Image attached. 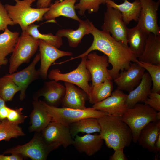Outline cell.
<instances>
[{"label": "cell", "instance_id": "e575fe53", "mask_svg": "<svg viewBox=\"0 0 160 160\" xmlns=\"http://www.w3.org/2000/svg\"><path fill=\"white\" fill-rule=\"evenodd\" d=\"M106 0H79L75 4V9L79 10L78 14L81 16L84 15L86 11L89 14L96 13L102 4H105Z\"/></svg>", "mask_w": 160, "mask_h": 160}, {"label": "cell", "instance_id": "f35d334b", "mask_svg": "<svg viewBox=\"0 0 160 160\" xmlns=\"http://www.w3.org/2000/svg\"><path fill=\"white\" fill-rule=\"evenodd\" d=\"M124 148H121L114 150V153L109 157L110 160H127L126 157L124 153Z\"/></svg>", "mask_w": 160, "mask_h": 160}, {"label": "cell", "instance_id": "7bdbcfd3", "mask_svg": "<svg viewBox=\"0 0 160 160\" xmlns=\"http://www.w3.org/2000/svg\"><path fill=\"white\" fill-rule=\"evenodd\" d=\"M160 150V133L159 134L155 142L153 152L157 153Z\"/></svg>", "mask_w": 160, "mask_h": 160}, {"label": "cell", "instance_id": "7dc6e473", "mask_svg": "<svg viewBox=\"0 0 160 160\" xmlns=\"http://www.w3.org/2000/svg\"><path fill=\"white\" fill-rule=\"evenodd\" d=\"M1 122V121H0V123Z\"/></svg>", "mask_w": 160, "mask_h": 160}, {"label": "cell", "instance_id": "ba28073f", "mask_svg": "<svg viewBox=\"0 0 160 160\" xmlns=\"http://www.w3.org/2000/svg\"><path fill=\"white\" fill-rule=\"evenodd\" d=\"M44 143L50 152L60 146L66 148L73 145V139L69 126L51 121L41 132Z\"/></svg>", "mask_w": 160, "mask_h": 160}, {"label": "cell", "instance_id": "6da1fadb", "mask_svg": "<svg viewBox=\"0 0 160 160\" xmlns=\"http://www.w3.org/2000/svg\"><path fill=\"white\" fill-rule=\"evenodd\" d=\"M90 34L93 36V40L89 47L83 53L71 57L68 61L81 58L94 50L101 52L108 57L109 63L112 66L108 71L114 80L119 76L120 71L129 68L131 62L137 63L138 61L128 46L115 39L108 32L99 30L93 24Z\"/></svg>", "mask_w": 160, "mask_h": 160}, {"label": "cell", "instance_id": "ab89813d", "mask_svg": "<svg viewBox=\"0 0 160 160\" xmlns=\"http://www.w3.org/2000/svg\"><path fill=\"white\" fill-rule=\"evenodd\" d=\"M24 159L21 156L17 154H11L9 156L0 154V160H23Z\"/></svg>", "mask_w": 160, "mask_h": 160}, {"label": "cell", "instance_id": "2e32d148", "mask_svg": "<svg viewBox=\"0 0 160 160\" xmlns=\"http://www.w3.org/2000/svg\"><path fill=\"white\" fill-rule=\"evenodd\" d=\"M145 70L137 63H131L127 70L121 71L114 79L117 89L122 91H132L140 84Z\"/></svg>", "mask_w": 160, "mask_h": 160}, {"label": "cell", "instance_id": "5b68a950", "mask_svg": "<svg viewBox=\"0 0 160 160\" xmlns=\"http://www.w3.org/2000/svg\"><path fill=\"white\" fill-rule=\"evenodd\" d=\"M41 102L51 117L52 121L68 126L73 123L85 118L98 119L108 114L92 107L82 109L63 107L58 108L48 105L44 101H41Z\"/></svg>", "mask_w": 160, "mask_h": 160}, {"label": "cell", "instance_id": "d4e9b609", "mask_svg": "<svg viewBox=\"0 0 160 160\" xmlns=\"http://www.w3.org/2000/svg\"><path fill=\"white\" fill-rule=\"evenodd\" d=\"M139 61L160 65V35L149 34L144 51Z\"/></svg>", "mask_w": 160, "mask_h": 160}, {"label": "cell", "instance_id": "ffe728a7", "mask_svg": "<svg viewBox=\"0 0 160 160\" xmlns=\"http://www.w3.org/2000/svg\"><path fill=\"white\" fill-rule=\"evenodd\" d=\"M33 109L29 115V132H41L52 121V119L39 99H33Z\"/></svg>", "mask_w": 160, "mask_h": 160}, {"label": "cell", "instance_id": "9a60e30c", "mask_svg": "<svg viewBox=\"0 0 160 160\" xmlns=\"http://www.w3.org/2000/svg\"><path fill=\"white\" fill-rule=\"evenodd\" d=\"M39 46L41 60L40 77L45 80L47 78L48 71L52 64L56 60L64 56H72L73 53L59 49L39 39Z\"/></svg>", "mask_w": 160, "mask_h": 160}, {"label": "cell", "instance_id": "ee69618b", "mask_svg": "<svg viewBox=\"0 0 160 160\" xmlns=\"http://www.w3.org/2000/svg\"><path fill=\"white\" fill-rule=\"evenodd\" d=\"M6 101L0 97V109L3 106L6 105Z\"/></svg>", "mask_w": 160, "mask_h": 160}, {"label": "cell", "instance_id": "4fadbf2b", "mask_svg": "<svg viewBox=\"0 0 160 160\" xmlns=\"http://www.w3.org/2000/svg\"><path fill=\"white\" fill-rule=\"evenodd\" d=\"M40 59V54L38 53L28 66L20 71L7 74L19 87L20 99L21 101L25 98L26 91L29 85L41 77L39 69H36V65Z\"/></svg>", "mask_w": 160, "mask_h": 160}, {"label": "cell", "instance_id": "d6986e66", "mask_svg": "<svg viewBox=\"0 0 160 160\" xmlns=\"http://www.w3.org/2000/svg\"><path fill=\"white\" fill-rule=\"evenodd\" d=\"M77 0H57L52 4L43 18L50 21L60 16L71 18L79 22L81 19L75 12V4Z\"/></svg>", "mask_w": 160, "mask_h": 160}, {"label": "cell", "instance_id": "30bf717a", "mask_svg": "<svg viewBox=\"0 0 160 160\" xmlns=\"http://www.w3.org/2000/svg\"><path fill=\"white\" fill-rule=\"evenodd\" d=\"M101 28L102 30L109 33L116 40L128 46L127 39L128 28L123 20L121 13L118 10L106 5Z\"/></svg>", "mask_w": 160, "mask_h": 160}, {"label": "cell", "instance_id": "ac0fdd59", "mask_svg": "<svg viewBox=\"0 0 160 160\" xmlns=\"http://www.w3.org/2000/svg\"><path fill=\"white\" fill-rule=\"evenodd\" d=\"M65 94L61 104L62 107L76 109H84L89 96L83 90L75 85L64 82Z\"/></svg>", "mask_w": 160, "mask_h": 160}, {"label": "cell", "instance_id": "cb8c5ba5", "mask_svg": "<svg viewBox=\"0 0 160 160\" xmlns=\"http://www.w3.org/2000/svg\"><path fill=\"white\" fill-rule=\"evenodd\" d=\"M122 4H117L112 0H106L105 4L119 10L121 14L123 20L127 25L130 22L138 21L141 6L139 0H134L130 2L127 0H123Z\"/></svg>", "mask_w": 160, "mask_h": 160}, {"label": "cell", "instance_id": "4316f807", "mask_svg": "<svg viewBox=\"0 0 160 160\" xmlns=\"http://www.w3.org/2000/svg\"><path fill=\"white\" fill-rule=\"evenodd\" d=\"M160 133V120L150 122L141 130L137 142L143 148L153 152L154 144Z\"/></svg>", "mask_w": 160, "mask_h": 160}, {"label": "cell", "instance_id": "8d00e7d4", "mask_svg": "<svg viewBox=\"0 0 160 160\" xmlns=\"http://www.w3.org/2000/svg\"><path fill=\"white\" fill-rule=\"evenodd\" d=\"M15 25L0 0V31H4L8 25L13 26Z\"/></svg>", "mask_w": 160, "mask_h": 160}, {"label": "cell", "instance_id": "603a6c76", "mask_svg": "<svg viewBox=\"0 0 160 160\" xmlns=\"http://www.w3.org/2000/svg\"><path fill=\"white\" fill-rule=\"evenodd\" d=\"M79 22V26L77 29H60L58 31L55 35L61 37H66L70 47H77L83 37L86 35L90 34L93 25L92 22L88 19L81 20Z\"/></svg>", "mask_w": 160, "mask_h": 160}, {"label": "cell", "instance_id": "74e56055", "mask_svg": "<svg viewBox=\"0 0 160 160\" xmlns=\"http://www.w3.org/2000/svg\"><path fill=\"white\" fill-rule=\"evenodd\" d=\"M157 111H160V94L156 92H151L148 98L144 102Z\"/></svg>", "mask_w": 160, "mask_h": 160}, {"label": "cell", "instance_id": "b9f144b4", "mask_svg": "<svg viewBox=\"0 0 160 160\" xmlns=\"http://www.w3.org/2000/svg\"><path fill=\"white\" fill-rule=\"evenodd\" d=\"M52 0H37L36 6L38 8H46L49 7Z\"/></svg>", "mask_w": 160, "mask_h": 160}, {"label": "cell", "instance_id": "f546056e", "mask_svg": "<svg viewBox=\"0 0 160 160\" xmlns=\"http://www.w3.org/2000/svg\"><path fill=\"white\" fill-rule=\"evenodd\" d=\"M111 80L107 79L99 84L91 86L89 100L90 103L93 104H96L111 95L113 88Z\"/></svg>", "mask_w": 160, "mask_h": 160}, {"label": "cell", "instance_id": "7a4b0ae2", "mask_svg": "<svg viewBox=\"0 0 160 160\" xmlns=\"http://www.w3.org/2000/svg\"><path fill=\"white\" fill-rule=\"evenodd\" d=\"M97 119L100 128L99 134L108 147L114 150L130 145L131 130L121 116L107 114Z\"/></svg>", "mask_w": 160, "mask_h": 160}, {"label": "cell", "instance_id": "d6a6232c", "mask_svg": "<svg viewBox=\"0 0 160 160\" xmlns=\"http://www.w3.org/2000/svg\"><path fill=\"white\" fill-rule=\"evenodd\" d=\"M20 91L19 87L7 74L0 78V97L6 102L12 100Z\"/></svg>", "mask_w": 160, "mask_h": 160}, {"label": "cell", "instance_id": "3957f363", "mask_svg": "<svg viewBox=\"0 0 160 160\" xmlns=\"http://www.w3.org/2000/svg\"><path fill=\"white\" fill-rule=\"evenodd\" d=\"M14 5H4L9 17L15 25L18 24L22 31H25L29 25L42 21L45 14L49 9L46 8H33L31 4L36 0H13Z\"/></svg>", "mask_w": 160, "mask_h": 160}, {"label": "cell", "instance_id": "8fae6325", "mask_svg": "<svg viewBox=\"0 0 160 160\" xmlns=\"http://www.w3.org/2000/svg\"><path fill=\"white\" fill-rule=\"evenodd\" d=\"M141 8L137 25L148 33L160 35L158 24V11L160 1L139 0Z\"/></svg>", "mask_w": 160, "mask_h": 160}, {"label": "cell", "instance_id": "8992f818", "mask_svg": "<svg viewBox=\"0 0 160 160\" xmlns=\"http://www.w3.org/2000/svg\"><path fill=\"white\" fill-rule=\"evenodd\" d=\"M39 43V39L22 31L9 60V74L16 72L22 64L29 63L36 52Z\"/></svg>", "mask_w": 160, "mask_h": 160}, {"label": "cell", "instance_id": "f6af8a7d", "mask_svg": "<svg viewBox=\"0 0 160 160\" xmlns=\"http://www.w3.org/2000/svg\"><path fill=\"white\" fill-rule=\"evenodd\" d=\"M156 118L158 121L160 120V111L157 112L156 114Z\"/></svg>", "mask_w": 160, "mask_h": 160}, {"label": "cell", "instance_id": "7c38bea8", "mask_svg": "<svg viewBox=\"0 0 160 160\" xmlns=\"http://www.w3.org/2000/svg\"><path fill=\"white\" fill-rule=\"evenodd\" d=\"M87 56L86 66L91 74V85L99 84L107 79L112 80L108 71L109 63L106 55H100L96 52H91Z\"/></svg>", "mask_w": 160, "mask_h": 160}, {"label": "cell", "instance_id": "836d02e7", "mask_svg": "<svg viewBox=\"0 0 160 160\" xmlns=\"http://www.w3.org/2000/svg\"><path fill=\"white\" fill-rule=\"evenodd\" d=\"M144 68L148 72L152 82L151 92L160 93V65L138 61L136 63Z\"/></svg>", "mask_w": 160, "mask_h": 160}, {"label": "cell", "instance_id": "83f0119b", "mask_svg": "<svg viewBox=\"0 0 160 160\" xmlns=\"http://www.w3.org/2000/svg\"><path fill=\"white\" fill-rule=\"evenodd\" d=\"M19 36V33L12 32L7 28L0 34V65H6L8 62L7 56L13 52Z\"/></svg>", "mask_w": 160, "mask_h": 160}, {"label": "cell", "instance_id": "60d3db41", "mask_svg": "<svg viewBox=\"0 0 160 160\" xmlns=\"http://www.w3.org/2000/svg\"><path fill=\"white\" fill-rule=\"evenodd\" d=\"M10 109L6 105L0 109V121L7 119Z\"/></svg>", "mask_w": 160, "mask_h": 160}, {"label": "cell", "instance_id": "1f68e13d", "mask_svg": "<svg viewBox=\"0 0 160 160\" xmlns=\"http://www.w3.org/2000/svg\"><path fill=\"white\" fill-rule=\"evenodd\" d=\"M39 25L32 23L27 27L25 31L29 35L38 39L41 40L47 43L59 48L63 45L61 37L52 33L42 34L38 29Z\"/></svg>", "mask_w": 160, "mask_h": 160}, {"label": "cell", "instance_id": "5bb4252c", "mask_svg": "<svg viewBox=\"0 0 160 160\" xmlns=\"http://www.w3.org/2000/svg\"><path fill=\"white\" fill-rule=\"evenodd\" d=\"M127 95L117 89L108 97L93 104L92 107L109 115L121 116L127 108L125 101Z\"/></svg>", "mask_w": 160, "mask_h": 160}, {"label": "cell", "instance_id": "44dd1931", "mask_svg": "<svg viewBox=\"0 0 160 160\" xmlns=\"http://www.w3.org/2000/svg\"><path fill=\"white\" fill-rule=\"evenodd\" d=\"M103 140L100 134H87L83 136L76 135L73 145L79 152L91 156L101 149Z\"/></svg>", "mask_w": 160, "mask_h": 160}, {"label": "cell", "instance_id": "d590c367", "mask_svg": "<svg viewBox=\"0 0 160 160\" xmlns=\"http://www.w3.org/2000/svg\"><path fill=\"white\" fill-rule=\"evenodd\" d=\"M23 110L22 108H10L7 119L11 122L18 124L23 123L28 116L23 114L22 112Z\"/></svg>", "mask_w": 160, "mask_h": 160}, {"label": "cell", "instance_id": "277c9868", "mask_svg": "<svg viewBox=\"0 0 160 160\" xmlns=\"http://www.w3.org/2000/svg\"><path fill=\"white\" fill-rule=\"evenodd\" d=\"M157 112L145 104L137 103L132 108H127L121 116L131 130L133 143L137 142L140 132L145 126L150 122L158 121Z\"/></svg>", "mask_w": 160, "mask_h": 160}, {"label": "cell", "instance_id": "9c48e42d", "mask_svg": "<svg viewBox=\"0 0 160 160\" xmlns=\"http://www.w3.org/2000/svg\"><path fill=\"white\" fill-rule=\"evenodd\" d=\"M50 152L42 140L41 132H35L29 142L7 149L3 153L18 154L24 159L29 158L32 160H45Z\"/></svg>", "mask_w": 160, "mask_h": 160}, {"label": "cell", "instance_id": "4dcf8cb0", "mask_svg": "<svg viewBox=\"0 0 160 160\" xmlns=\"http://www.w3.org/2000/svg\"><path fill=\"white\" fill-rule=\"evenodd\" d=\"M19 124L6 119L0 123V141L9 140L11 138L25 135Z\"/></svg>", "mask_w": 160, "mask_h": 160}, {"label": "cell", "instance_id": "e0dca14e", "mask_svg": "<svg viewBox=\"0 0 160 160\" xmlns=\"http://www.w3.org/2000/svg\"><path fill=\"white\" fill-rule=\"evenodd\" d=\"M66 91L65 87L54 80L44 82L42 87L33 95V98L43 97L48 105L57 107L61 103Z\"/></svg>", "mask_w": 160, "mask_h": 160}, {"label": "cell", "instance_id": "f1b7e54d", "mask_svg": "<svg viewBox=\"0 0 160 160\" xmlns=\"http://www.w3.org/2000/svg\"><path fill=\"white\" fill-rule=\"evenodd\" d=\"M72 137H74L79 132L87 134L99 132L100 131V124L97 119L94 118H85L73 123L69 126Z\"/></svg>", "mask_w": 160, "mask_h": 160}, {"label": "cell", "instance_id": "484cf974", "mask_svg": "<svg viewBox=\"0 0 160 160\" xmlns=\"http://www.w3.org/2000/svg\"><path fill=\"white\" fill-rule=\"evenodd\" d=\"M137 24L132 28H128L127 39L131 51L138 58L142 54L148 34Z\"/></svg>", "mask_w": 160, "mask_h": 160}, {"label": "cell", "instance_id": "bcb514c9", "mask_svg": "<svg viewBox=\"0 0 160 160\" xmlns=\"http://www.w3.org/2000/svg\"><path fill=\"white\" fill-rule=\"evenodd\" d=\"M1 65H0V68L1 67Z\"/></svg>", "mask_w": 160, "mask_h": 160}, {"label": "cell", "instance_id": "7402d4cb", "mask_svg": "<svg viewBox=\"0 0 160 160\" xmlns=\"http://www.w3.org/2000/svg\"><path fill=\"white\" fill-rule=\"evenodd\" d=\"M152 85L149 74L145 72L140 84L127 95L125 101L127 108H132L137 103L144 102L151 92Z\"/></svg>", "mask_w": 160, "mask_h": 160}, {"label": "cell", "instance_id": "c3c4849f", "mask_svg": "<svg viewBox=\"0 0 160 160\" xmlns=\"http://www.w3.org/2000/svg\"><path fill=\"white\" fill-rule=\"evenodd\" d=\"M159 0V1H160V0Z\"/></svg>", "mask_w": 160, "mask_h": 160}, {"label": "cell", "instance_id": "52a82bcc", "mask_svg": "<svg viewBox=\"0 0 160 160\" xmlns=\"http://www.w3.org/2000/svg\"><path fill=\"white\" fill-rule=\"evenodd\" d=\"M81 58L80 63L75 69L63 73L58 68L53 69L49 72L47 76L51 80L57 81H63L76 85L85 92L89 97L91 86L89 82L91 81V76L86 66L87 56Z\"/></svg>", "mask_w": 160, "mask_h": 160}]
</instances>
